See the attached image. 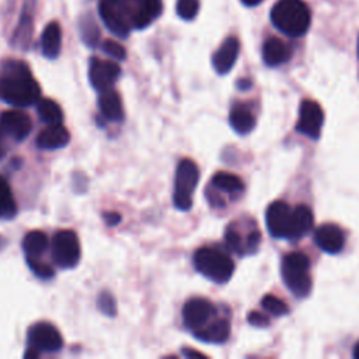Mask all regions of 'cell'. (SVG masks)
Masks as SVG:
<instances>
[{"label": "cell", "instance_id": "cell-10", "mask_svg": "<svg viewBox=\"0 0 359 359\" xmlns=\"http://www.w3.org/2000/svg\"><path fill=\"white\" fill-rule=\"evenodd\" d=\"M121 76V67L118 63L104 60L100 57H91L88 65V79L94 90L105 91L114 87Z\"/></svg>", "mask_w": 359, "mask_h": 359}, {"label": "cell", "instance_id": "cell-25", "mask_svg": "<svg viewBox=\"0 0 359 359\" xmlns=\"http://www.w3.org/2000/svg\"><path fill=\"white\" fill-rule=\"evenodd\" d=\"M17 215V203L8 182L0 175V219H13Z\"/></svg>", "mask_w": 359, "mask_h": 359}, {"label": "cell", "instance_id": "cell-3", "mask_svg": "<svg viewBox=\"0 0 359 359\" xmlns=\"http://www.w3.org/2000/svg\"><path fill=\"white\" fill-rule=\"evenodd\" d=\"M265 222L268 231L275 238L297 240L311 229L313 213L306 205L292 209L286 202L276 201L268 206Z\"/></svg>", "mask_w": 359, "mask_h": 359}, {"label": "cell", "instance_id": "cell-29", "mask_svg": "<svg viewBox=\"0 0 359 359\" xmlns=\"http://www.w3.org/2000/svg\"><path fill=\"white\" fill-rule=\"evenodd\" d=\"M199 7H201L199 0H177L175 11L180 18L185 21H191L198 15Z\"/></svg>", "mask_w": 359, "mask_h": 359}, {"label": "cell", "instance_id": "cell-41", "mask_svg": "<svg viewBox=\"0 0 359 359\" xmlns=\"http://www.w3.org/2000/svg\"><path fill=\"white\" fill-rule=\"evenodd\" d=\"M3 244H4V240H3V238H1V237H0V248H1V247H3Z\"/></svg>", "mask_w": 359, "mask_h": 359}, {"label": "cell", "instance_id": "cell-14", "mask_svg": "<svg viewBox=\"0 0 359 359\" xmlns=\"http://www.w3.org/2000/svg\"><path fill=\"white\" fill-rule=\"evenodd\" d=\"M240 52V42L236 36H229L223 41V43L217 48V50L212 56V66L217 74L229 73Z\"/></svg>", "mask_w": 359, "mask_h": 359}, {"label": "cell", "instance_id": "cell-35", "mask_svg": "<svg viewBox=\"0 0 359 359\" xmlns=\"http://www.w3.org/2000/svg\"><path fill=\"white\" fill-rule=\"evenodd\" d=\"M102 217H104V220L107 222L108 226H115L121 222V215L116 213V212H104Z\"/></svg>", "mask_w": 359, "mask_h": 359}, {"label": "cell", "instance_id": "cell-16", "mask_svg": "<svg viewBox=\"0 0 359 359\" xmlns=\"http://www.w3.org/2000/svg\"><path fill=\"white\" fill-rule=\"evenodd\" d=\"M70 142L69 130L62 125H48L36 136V146L45 150H55L65 147Z\"/></svg>", "mask_w": 359, "mask_h": 359}, {"label": "cell", "instance_id": "cell-17", "mask_svg": "<svg viewBox=\"0 0 359 359\" xmlns=\"http://www.w3.org/2000/svg\"><path fill=\"white\" fill-rule=\"evenodd\" d=\"M98 108L107 121L121 122L123 119V104L121 95L114 88L101 91L98 97Z\"/></svg>", "mask_w": 359, "mask_h": 359}, {"label": "cell", "instance_id": "cell-11", "mask_svg": "<svg viewBox=\"0 0 359 359\" xmlns=\"http://www.w3.org/2000/svg\"><path fill=\"white\" fill-rule=\"evenodd\" d=\"M323 123L324 112L320 104L313 100L302 101L299 107V119L296 123L297 132L310 139H317L320 136Z\"/></svg>", "mask_w": 359, "mask_h": 359}, {"label": "cell", "instance_id": "cell-34", "mask_svg": "<svg viewBox=\"0 0 359 359\" xmlns=\"http://www.w3.org/2000/svg\"><path fill=\"white\" fill-rule=\"evenodd\" d=\"M247 321L255 327H266L269 324V318L265 314H261L257 311H251L247 317Z\"/></svg>", "mask_w": 359, "mask_h": 359}, {"label": "cell", "instance_id": "cell-40", "mask_svg": "<svg viewBox=\"0 0 359 359\" xmlns=\"http://www.w3.org/2000/svg\"><path fill=\"white\" fill-rule=\"evenodd\" d=\"M353 358L355 359H359V342L355 345V348H353Z\"/></svg>", "mask_w": 359, "mask_h": 359}, {"label": "cell", "instance_id": "cell-7", "mask_svg": "<svg viewBox=\"0 0 359 359\" xmlns=\"http://www.w3.org/2000/svg\"><path fill=\"white\" fill-rule=\"evenodd\" d=\"M199 181V168L191 158L180 161L175 171V187L172 202L180 210H189L192 206V194Z\"/></svg>", "mask_w": 359, "mask_h": 359}, {"label": "cell", "instance_id": "cell-32", "mask_svg": "<svg viewBox=\"0 0 359 359\" xmlns=\"http://www.w3.org/2000/svg\"><path fill=\"white\" fill-rule=\"evenodd\" d=\"M101 49L104 53H107L108 56H111L115 60H125V57H126L125 48L121 43H118L116 41H112V39L104 41L101 45Z\"/></svg>", "mask_w": 359, "mask_h": 359}, {"label": "cell", "instance_id": "cell-39", "mask_svg": "<svg viewBox=\"0 0 359 359\" xmlns=\"http://www.w3.org/2000/svg\"><path fill=\"white\" fill-rule=\"evenodd\" d=\"M184 355L185 356H205V355H202V353H199L196 351H184Z\"/></svg>", "mask_w": 359, "mask_h": 359}, {"label": "cell", "instance_id": "cell-15", "mask_svg": "<svg viewBox=\"0 0 359 359\" xmlns=\"http://www.w3.org/2000/svg\"><path fill=\"white\" fill-rule=\"evenodd\" d=\"M314 241L320 250L328 254H337L345 244L342 230L335 224H323L314 231Z\"/></svg>", "mask_w": 359, "mask_h": 359}, {"label": "cell", "instance_id": "cell-19", "mask_svg": "<svg viewBox=\"0 0 359 359\" xmlns=\"http://www.w3.org/2000/svg\"><path fill=\"white\" fill-rule=\"evenodd\" d=\"M230 335V323L226 318H219L209 325L194 330V337L209 344H223Z\"/></svg>", "mask_w": 359, "mask_h": 359}, {"label": "cell", "instance_id": "cell-8", "mask_svg": "<svg viewBox=\"0 0 359 359\" xmlns=\"http://www.w3.org/2000/svg\"><path fill=\"white\" fill-rule=\"evenodd\" d=\"M52 259L62 269L74 268L81 257L77 234L73 230H60L52 238Z\"/></svg>", "mask_w": 359, "mask_h": 359}, {"label": "cell", "instance_id": "cell-28", "mask_svg": "<svg viewBox=\"0 0 359 359\" xmlns=\"http://www.w3.org/2000/svg\"><path fill=\"white\" fill-rule=\"evenodd\" d=\"M224 241L229 250H231L233 252L238 254V255H244L247 254L245 251V241L243 240L240 231L237 230V227L234 226V223H231L224 233Z\"/></svg>", "mask_w": 359, "mask_h": 359}, {"label": "cell", "instance_id": "cell-18", "mask_svg": "<svg viewBox=\"0 0 359 359\" xmlns=\"http://www.w3.org/2000/svg\"><path fill=\"white\" fill-rule=\"evenodd\" d=\"M292 56L290 48L279 38H268L262 45V60L266 66L275 67L286 63Z\"/></svg>", "mask_w": 359, "mask_h": 359}, {"label": "cell", "instance_id": "cell-33", "mask_svg": "<svg viewBox=\"0 0 359 359\" xmlns=\"http://www.w3.org/2000/svg\"><path fill=\"white\" fill-rule=\"evenodd\" d=\"M97 304H98V309H100L105 316H109V317L115 316V313H116V303H115V299L112 297L111 293L102 292V293L98 296Z\"/></svg>", "mask_w": 359, "mask_h": 359}, {"label": "cell", "instance_id": "cell-13", "mask_svg": "<svg viewBox=\"0 0 359 359\" xmlns=\"http://www.w3.org/2000/svg\"><path fill=\"white\" fill-rule=\"evenodd\" d=\"M0 126L15 140H24L32 130V121L28 114L20 109H8L0 115Z\"/></svg>", "mask_w": 359, "mask_h": 359}, {"label": "cell", "instance_id": "cell-31", "mask_svg": "<svg viewBox=\"0 0 359 359\" xmlns=\"http://www.w3.org/2000/svg\"><path fill=\"white\" fill-rule=\"evenodd\" d=\"M27 264L29 269L41 279H50L55 275L53 268L49 264L41 261L39 258H27Z\"/></svg>", "mask_w": 359, "mask_h": 359}, {"label": "cell", "instance_id": "cell-26", "mask_svg": "<svg viewBox=\"0 0 359 359\" xmlns=\"http://www.w3.org/2000/svg\"><path fill=\"white\" fill-rule=\"evenodd\" d=\"M212 185L223 192H229V194H236V192H241L244 189V184L243 181L230 172L226 171H219L212 177Z\"/></svg>", "mask_w": 359, "mask_h": 359}, {"label": "cell", "instance_id": "cell-42", "mask_svg": "<svg viewBox=\"0 0 359 359\" xmlns=\"http://www.w3.org/2000/svg\"><path fill=\"white\" fill-rule=\"evenodd\" d=\"M358 57H359V38H358Z\"/></svg>", "mask_w": 359, "mask_h": 359}, {"label": "cell", "instance_id": "cell-30", "mask_svg": "<svg viewBox=\"0 0 359 359\" xmlns=\"http://www.w3.org/2000/svg\"><path fill=\"white\" fill-rule=\"evenodd\" d=\"M262 307L272 316L279 317V316H285L289 313V307L286 306L285 302H282L280 299H278L273 294H266L262 302H261Z\"/></svg>", "mask_w": 359, "mask_h": 359}, {"label": "cell", "instance_id": "cell-38", "mask_svg": "<svg viewBox=\"0 0 359 359\" xmlns=\"http://www.w3.org/2000/svg\"><path fill=\"white\" fill-rule=\"evenodd\" d=\"M244 6H247V7H254V6H257V4H259L262 0H240Z\"/></svg>", "mask_w": 359, "mask_h": 359}, {"label": "cell", "instance_id": "cell-2", "mask_svg": "<svg viewBox=\"0 0 359 359\" xmlns=\"http://www.w3.org/2000/svg\"><path fill=\"white\" fill-rule=\"evenodd\" d=\"M41 87L32 77L28 65L8 59L1 65L0 98L15 107H28L39 101Z\"/></svg>", "mask_w": 359, "mask_h": 359}, {"label": "cell", "instance_id": "cell-1", "mask_svg": "<svg viewBox=\"0 0 359 359\" xmlns=\"http://www.w3.org/2000/svg\"><path fill=\"white\" fill-rule=\"evenodd\" d=\"M163 13L161 0H100L98 14L104 25L118 38L132 29H144Z\"/></svg>", "mask_w": 359, "mask_h": 359}, {"label": "cell", "instance_id": "cell-21", "mask_svg": "<svg viewBox=\"0 0 359 359\" xmlns=\"http://www.w3.org/2000/svg\"><path fill=\"white\" fill-rule=\"evenodd\" d=\"M229 122L238 135H247L255 128V116L245 105L241 104H237L231 108Z\"/></svg>", "mask_w": 359, "mask_h": 359}, {"label": "cell", "instance_id": "cell-27", "mask_svg": "<svg viewBox=\"0 0 359 359\" xmlns=\"http://www.w3.org/2000/svg\"><path fill=\"white\" fill-rule=\"evenodd\" d=\"M80 35L81 41L88 46V48H95L100 42V28L91 14H87L81 17L80 20Z\"/></svg>", "mask_w": 359, "mask_h": 359}, {"label": "cell", "instance_id": "cell-12", "mask_svg": "<svg viewBox=\"0 0 359 359\" xmlns=\"http://www.w3.org/2000/svg\"><path fill=\"white\" fill-rule=\"evenodd\" d=\"M216 309L203 297H192L182 307V320L189 330H198L212 318Z\"/></svg>", "mask_w": 359, "mask_h": 359}, {"label": "cell", "instance_id": "cell-20", "mask_svg": "<svg viewBox=\"0 0 359 359\" xmlns=\"http://www.w3.org/2000/svg\"><path fill=\"white\" fill-rule=\"evenodd\" d=\"M62 48V29L56 21H50L41 35V52L48 59H56Z\"/></svg>", "mask_w": 359, "mask_h": 359}, {"label": "cell", "instance_id": "cell-36", "mask_svg": "<svg viewBox=\"0 0 359 359\" xmlns=\"http://www.w3.org/2000/svg\"><path fill=\"white\" fill-rule=\"evenodd\" d=\"M6 132L3 130V128L0 126V160L4 157L6 151H7V147H6Z\"/></svg>", "mask_w": 359, "mask_h": 359}, {"label": "cell", "instance_id": "cell-4", "mask_svg": "<svg viewBox=\"0 0 359 359\" xmlns=\"http://www.w3.org/2000/svg\"><path fill=\"white\" fill-rule=\"evenodd\" d=\"M269 17L278 31L292 38L304 35L311 21L310 10L302 0H278Z\"/></svg>", "mask_w": 359, "mask_h": 359}, {"label": "cell", "instance_id": "cell-9", "mask_svg": "<svg viewBox=\"0 0 359 359\" xmlns=\"http://www.w3.org/2000/svg\"><path fill=\"white\" fill-rule=\"evenodd\" d=\"M27 337L29 348L39 353L57 352L63 345V339L57 328L53 324L45 321L32 324L27 332Z\"/></svg>", "mask_w": 359, "mask_h": 359}, {"label": "cell", "instance_id": "cell-37", "mask_svg": "<svg viewBox=\"0 0 359 359\" xmlns=\"http://www.w3.org/2000/svg\"><path fill=\"white\" fill-rule=\"evenodd\" d=\"M237 87H238L241 91H245V90H248V88L251 87V81L247 80V79H241V80L237 81Z\"/></svg>", "mask_w": 359, "mask_h": 359}, {"label": "cell", "instance_id": "cell-5", "mask_svg": "<svg viewBox=\"0 0 359 359\" xmlns=\"http://www.w3.org/2000/svg\"><path fill=\"white\" fill-rule=\"evenodd\" d=\"M195 269L215 283H226L233 272V259L220 248L216 247H201L194 254Z\"/></svg>", "mask_w": 359, "mask_h": 359}, {"label": "cell", "instance_id": "cell-24", "mask_svg": "<svg viewBox=\"0 0 359 359\" xmlns=\"http://www.w3.org/2000/svg\"><path fill=\"white\" fill-rule=\"evenodd\" d=\"M36 111L41 121L45 122L46 125H56V123H62L63 121L62 108L59 107L57 102H55L50 98L39 100L36 105Z\"/></svg>", "mask_w": 359, "mask_h": 359}, {"label": "cell", "instance_id": "cell-22", "mask_svg": "<svg viewBox=\"0 0 359 359\" xmlns=\"http://www.w3.org/2000/svg\"><path fill=\"white\" fill-rule=\"evenodd\" d=\"M49 240L43 231L32 230L24 236L22 250L27 258H39L48 250Z\"/></svg>", "mask_w": 359, "mask_h": 359}, {"label": "cell", "instance_id": "cell-23", "mask_svg": "<svg viewBox=\"0 0 359 359\" xmlns=\"http://www.w3.org/2000/svg\"><path fill=\"white\" fill-rule=\"evenodd\" d=\"M32 31H34L32 15L25 8L24 13L21 14V18H20V21L14 29V34L11 36V45L17 46L20 49H27L31 42Z\"/></svg>", "mask_w": 359, "mask_h": 359}, {"label": "cell", "instance_id": "cell-6", "mask_svg": "<svg viewBox=\"0 0 359 359\" xmlns=\"http://www.w3.org/2000/svg\"><path fill=\"white\" fill-rule=\"evenodd\" d=\"M310 261L302 252H290L282 261V278L287 289L297 297H304L311 290Z\"/></svg>", "mask_w": 359, "mask_h": 359}]
</instances>
